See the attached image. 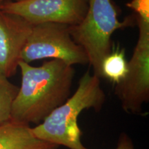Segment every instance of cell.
Instances as JSON below:
<instances>
[{
    "label": "cell",
    "mask_w": 149,
    "mask_h": 149,
    "mask_svg": "<svg viewBox=\"0 0 149 149\" xmlns=\"http://www.w3.org/2000/svg\"><path fill=\"white\" fill-rule=\"evenodd\" d=\"M125 55L124 48H117L115 51H111L102 62L101 77L107 78L115 84L122 81L128 68Z\"/></svg>",
    "instance_id": "9c48e42d"
},
{
    "label": "cell",
    "mask_w": 149,
    "mask_h": 149,
    "mask_svg": "<svg viewBox=\"0 0 149 149\" xmlns=\"http://www.w3.org/2000/svg\"><path fill=\"white\" fill-rule=\"evenodd\" d=\"M19 91V87L0 74V124L10 121L13 102Z\"/></svg>",
    "instance_id": "30bf717a"
},
{
    "label": "cell",
    "mask_w": 149,
    "mask_h": 149,
    "mask_svg": "<svg viewBox=\"0 0 149 149\" xmlns=\"http://www.w3.org/2000/svg\"><path fill=\"white\" fill-rule=\"evenodd\" d=\"M58 146L40 140L29 125L10 122L0 124V149H57Z\"/></svg>",
    "instance_id": "ba28073f"
},
{
    "label": "cell",
    "mask_w": 149,
    "mask_h": 149,
    "mask_svg": "<svg viewBox=\"0 0 149 149\" xmlns=\"http://www.w3.org/2000/svg\"><path fill=\"white\" fill-rule=\"evenodd\" d=\"M68 27L56 23L33 26L21 52L20 61L29 64L33 61L52 59L72 66L88 64L86 53L72 38Z\"/></svg>",
    "instance_id": "277c9868"
},
{
    "label": "cell",
    "mask_w": 149,
    "mask_h": 149,
    "mask_svg": "<svg viewBox=\"0 0 149 149\" xmlns=\"http://www.w3.org/2000/svg\"><path fill=\"white\" fill-rule=\"evenodd\" d=\"M126 6L135 12L136 17L149 22V0H131Z\"/></svg>",
    "instance_id": "8fae6325"
},
{
    "label": "cell",
    "mask_w": 149,
    "mask_h": 149,
    "mask_svg": "<svg viewBox=\"0 0 149 149\" xmlns=\"http://www.w3.org/2000/svg\"><path fill=\"white\" fill-rule=\"evenodd\" d=\"M87 9L88 0H21L0 5L1 10L21 17L32 26L43 23L78 25Z\"/></svg>",
    "instance_id": "8992f818"
},
{
    "label": "cell",
    "mask_w": 149,
    "mask_h": 149,
    "mask_svg": "<svg viewBox=\"0 0 149 149\" xmlns=\"http://www.w3.org/2000/svg\"><path fill=\"white\" fill-rule=\"evenodd\" d=\"M1 4H0V5H1Z\"/></svg>",
    "instance_id": "5bb4252c"
},
{
    "label": "cell",
    "mask_w": 149,
    "mask_h": 149,
    "mask_svg": "<svg viewBox=\"0 0 149 149\" xmlns=\"http://www.w3.org/2000/svg\"><path fill=\"white\" fill-rule=\"evenodd\" d=\"M82 149H88L84 148ZM115 149H135L134 144L132 139L128 136L127 133L123 132L119 136L118 141H117V147Z\"/></svg>",
    "instance_id": "7c38bea8"
},
{
    "label": "cell",
    "mask_w": 149,
    "mask_h": 149,
    "mask_svg": "<svg viewBox=\"0 0 149 149\" xmlns=\"http://www.w3.org/2000/svg\"><path fill=\"white\" fill-rule=\"evenodd\" d=\"M139 37L127 72L115 84V94L122 109L128 113L138 115L144 104L149 101V22L136 17Z\"/></svg>",
    "instance_id": "5b68a950"
},
{
    "label": "cell",
    "mask_w": 149,
    "mask_h": 149,
    "mask_svg": "<svg viewBox=\"0 0 149 149\" xmlns=\"http://www.w3.org/2000/svg\"><path fill=\"white\" fill-rule=\"evenodd\" d=\"M106 100L100 77L90 70L80 78L77 90L72 96L54 110L42 123L32 128L37 138L69 149H82V132L77 124L83 111L92 109L100 112Z\"/></svg>",
    "instance_id": "7a4b0ae2"
},
{
    "label": "cell",
    "mask_w": 149,
    "mask_h": 149,
    "mask_svg": "<svg viewBox=\"0 0 149 149\" xmlns=\"http://www.w3.org/2000/svg\"><path fill=\"white\" fill-rule=\"evenodd\" d=\"M132 20L120 22L111 0H88V9L81 23L69 26L73 40L84 48L94 74L101 77V64L112 51L111 36Z\"/></svg>",
    "instance_id": "3957f363"
},
{
    "label": "cell",
    "mask_w": 149,
    "mask_h": 149,
    "mask_svg": "<svg viewBox=\"0 0 149 149\" xmlns=\"http://www.w3.org/2000/svg\"><path fill=\"white\" fill-rule=\"evenodd\" d=\"M33 26L14 14L0 10V74H16L20 55Z\"/></svg>",
    "instance_id": "52a82bcc"
},
{
    "label": "cell",
    "mask_w": 149,
    "mask_h": 149,
    "mask_svg": "<svg viewBox=\"0 0 149 149\" xmlns=\"http://www.w3.org/2000/svg\"><path fill=\"white\" fill-rule=\"evenodd\" d=\"M21 1V0H0V4L2 3L6 2V1Z\"/></svg>",
    "instance_id": "4fadbf2b"
},
{
    "label": "cell",
    "mask_w": 149,
    "mask_h": 149,
    "mask_svg": "<svg viewBox=\"0 0 149 149\" xmlns=\"http://www.w3.org/2000/svg\"><path fill=\"white\" fill-rule=\"evenodd\" d=\"M21 86L13 104L10 121L38 125L69 98L74 68L57 59L35 67L19 61Z\"/></svg>",
    "instance_id": "6da1fadb"
}]
</instances>
